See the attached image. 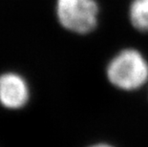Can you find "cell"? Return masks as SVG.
<instances>
[{
  "mask_svg": "<svg viewBox=\"0 0 148 147\" xmlns=\"http://www.w3.org/2000/svg\"><path fill=\"white\" fill-rule=\"evenodd\" d=\"M107 77L110 82L119 89L136 90L146 82L148 64L136 50H123L110 61Z\"/></svg>",
  "mask_w": 148,
  "mask_h": 147,
  "instance_id": "1",
  "label": "cell"
},
{
  "mask_svg": "<svg viewBox=\"0 0 148 147\" xmlns=\"http://www.w3.org/2000/svg\"><path fill=\"white\" fill-rule=\"evenodd\" d=\"M56 12L62 26L75 33L87 34L97 27L99 7L95 0H58Z\"/></svg>",
  "mask_w": 148,
  "mask_h": 147,
  "instance_id": "2",
  "label": "cell"
},
{
  "mask_svg": "<svg viewBox=\"0 0 148 147\" xmlns=\"http://www.w3.org/2000/svg\"><path fill=\"white\" fill-rule=\"evenodd\" d=\"M28 101V88L25 81L14 74L0 77V102L8 108H19Z\"/></svg>",
  "mask_w": 148,
  "mask_h": 147,
  "instance_id": "3",
  "label": "cell"
},
{
  "mask_svg": "<svg viewBox=\"0 0 148 147\" xmlns=\"http://www.w3.org/2000/svg\"><path fill=\"white\" fill-rule=\"evenodd\" d=\"M130 19L138 30L148 32V0H133L130 6Z\"/></svg>",
  "mask_w": 148,
  "mask_h": 147,
  "instance_id": "4",
  "label": "cell"
},
{
  "mask_svg": "<svg viewBox=\"0 0 148 147\" xmlns=\"http://www.w3.org/2000/svg\"><path fill=\"white\" fill-rule=\"evenodd\" d=\"M91 147H114V146H111L109 144H96V145H93Z\"/></svg>",
  "mask_w": 148,
  "mask_h": 147,
  "instance_id": "5",
  "label": "cell"
}]
</instances>
